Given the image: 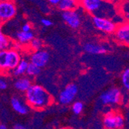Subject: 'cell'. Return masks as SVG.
I'll return each mask as SVG.
<instances>
[{
	"instance_id": "cell-1",
	"label": "cell",
	"mask_w": 129,
	"mask_h": 129,
	"mask_svg": "<svg viewBox=\"0 0 129 129\" xmlns=\"http://www.w3.org/2000/svg\"><path fill=\"white\" fill-rule=\"evenodd\" d=\"M26 100L29 106L34 110H43L53 102L48 91L38 84H32L26 92Z\"/></svg>"
},
{
	"instance_id": "cell-2",
	"label": "cell",
	"mask_w": 129,
	"mask_h": 129,
	"mask_svg": "<svg viewBox=\"0 0 129 129\" xmlns=\"http://www.w3.org/2000/svg\"><path fill=\"white\" fill-rule=\"evenodd\" d=\"M80 6L87 13L97 16L111 19L117 16L114 4L105 0H80Z\"/></svg>"
},
{
	"instance_id": "cell-3",
	"label": "cell",
	"mask_w": 129,
	"mask_h": 129,
	"mask_svg": "<svg viewBox=\"0 0 129 129\" xmlns=\"http://www.w3.org/2000/svg\"><path fill=\"white\" fill-rule=\"evenodd\" d=\"M21 60L18 50L13 48L0 52V67L3 71L13 70Z\"/></svg>"
},
{
	"instance_id": "cell-4",
	"label": "cell",
	"mask_w": 129,
	"mask_h": 129,
	"mask_svg": "<svg viewBox=\"0 0 129 129\" xmlns=\"http://www.w3.org/2000/svg\"><path fill=\"white\" fill-rule=\"evenodd\" d=\"M16 6L12 0H1L0 3V19L5 22L13 19L16 15Z\"/></svg>"
},
{
	"instance_id": "cell-5",
	"label": "cell",
	"mask_w": 129,
	"mask_h": 129,
	"mask_svg": "<svg viewBox=\"0 0 129 129\" xmlns=\"http://www.w3.org/2000/svg\"><path fill=\"white\" fill-rule=\"evenodd\" d=\"M103 124L108 129H119L124 127V120L121 114L110 111L104 115Z\"/></svg>"
},
{
	"instance_id": "cell-6",
	"label": "cell",
	"mask_w": 129,
	"mask_h": 129,
	"mask_svg": "<svg viewBox=\"0 0 129 129\" xmlns=\"http://www.w3.org/2000/svg\"><path fill=\"white\" fill-rule=\"evenodd\" d=\"M93 23L98 29L106 33H115L118 27V25L111 19L103 16H94L93 17Z\"/></svg>"
},
{
	"instance_id": "cell-7",
	"label": "cell",
	"mask_w": 129,
	"mask_h": 129,
	"mask_svg": "<svg viewBox=\"0 0 129 129\" xmlns=\"http://www.w3.org/2000/svg\"><path fill=\"white\" fill-rule=\"evenodd\" d=\"M78 91L77 85L74 84H70L60 92L58 97V101L60 104L66 105L71 103L75 98Z\"/></svg>"
},
{
	"instance_id": "cell-8",
	"label": "cell",
	"mask_w": 129,
	"mask_h": 129,
	"mask_svg": "<svg viewBox=\"0 0 129 129\" xmlns=\"http://www.w3.org/2000/svg\"><path fill=\"white\" fill-rule=\"evenodd\" d=\"M100 100L104 104H118L121 101V93L118 88L113 87L104 92L100 96Z\"/></svg>"
},
{
	"instance_id": "cell-9",
	"label": "cell",
	"mask_w": 129,
	"mask_h": 129,
	"mask_svg": "<svg viewBox=\"0 0 129 129\" xmlns=\"http://www.w3.org/2000/svg\"><path fill=\"white\" fill-rule=\"evenodd\" d=\"M62 18L70 28L78 29L80 26L81 18L77 9L63 12Z\"/></svg>"
},
{
	"instance_id": "cell-10",
	"label": "cell",
	"mask_w": 129,
	"mask_h": 129,
	"mask_svg": "<svg viewBox=\"0 0 129 129\" xmlns=\"http://www.w3.org/2000/svg\"><path fill=\"white\" fill-rule=\"evenodd\" d=\"M115 37L121 43L129 46V21L121 23L115 31Z\"/></svg>"
},
{
	"instance_id": "cell-11",
	"label": "cell",
	"mask_w": 129,
	"mask_h": 129,
	"mask_svg": "<svg viewBox=\"0 0 129 129\" xmlns=\"http://www.w3.org/2000/svg\"><path fill=\"white\" fill-rule=\"evenodd\" d=\"M49 60L50 54L47 51L44 50H39L35 51L30 56V62L41 68L46 65Z\"/></svg>"
},
{
	"instance_id": "cell-12",
	"label": "cell",
	"mask_w": 129,
	"mask_h": 129,
	"mask_svg": "<svg viewBox=\"0 0 129 129\" xmlns=\"http://www.w3.org/2000/svg\"><path fill=\"white\" fill-rule=\"evenodd\" d=\"M84 50L87 53L94 54V55L104 54L105 53H107V49L105 46L93 43H85L84 46Z\"/></svg>"
},
{
	"instance_id": "cell-13",
	"label": "cell",
	"mask_w": 129,
	"mask_h": 129,
	"mask_svg": "<svg viewBox=\"0 0 129 129\" xmlns=\"http://www.w3.org/2000/svg\"><path fill=\"white\" fill-rule=\"evenodd\" d=\"M80 6V0H61V2L58 5L59 9L64 11L75 10Z\"/></svg>"
},
{
	"instance_id": "cell-14",
	"label": "cell",
	"mask_w": 129,
	"mask_h": 129,
	"mask_svg": "<svg viewBox=\"0 0 129 129\" xmlns=\"http://www.w3.org/2000/svg\"><path fill=\"white\" fill-rule=\"evenodd\" d=\"M11 105L13 110L19 114H26L28 113V108L19 98H13L11 99Z\"/></svg>"
},
{
	"instance_id": "cell-15",
	"label": "cell",
	"mask_w": 129,
	"mask_h": 129,
	"mask_svg": "<svg viewBox=\"0 0 129 129\" xmlns=\"http://www.w3.org/2000/svg\"><path fill=\"white\" fill-rule=\"evenodd\" d=\"M15 88L21 92H26L32 86L31 80L27 77H21L18 79L14 84Z\"/></svg>"
},
{
	"instance_id": "cell-16",
	"label": "cell",
	"mask_w": 129,
	"mask_h": 129,
	"mask_svg": "<svg viewBox=\"0 0 129 129\" xmlns=\"http://www.w3.org/2000/svg\"><path fill=\"white\" fill-rule=\"evenodd\" d=\"M16 40L21 44H27L31 42V40L34 38L33 33L30 32H25V31H19L16 35Z\"/></svg>"
},
{
	"instance_id": "cell-17",
	"label": "cell",
	"mask_w": 129,
	"mask_h": 129,
	"mask_svg": "<svg viewBox=\"0 0 129 129\" xmlns=\"http://www.w3.org/2000/svg\"><path fill=\"white\" fill-rule=\"evenodd\" d=\"M29 62L26 60H21L16 67L13 70L15 76H22L26 73V70L29 66Z\"/></svg>"
},
{
	"instance_id": "cell-18",
	"label": "cell",
	"mask_w": 129,
	"mask_h": 129,
	"mask_svg": "<svg viewBox=\"0 0 129 129\" xmlns=\"http://www.w3.org/2000/svg\"><path fill=\"white\" fill-rule=\"evenodd\" d=\"M13 46L11 40L3 33H0V50H6L11 49Z\"/></svg>"
},
{
	"instance_id": "cell-19",
	"label": "cell",
	"mask_w": 129,
	"mask_h": 129,
	"mask_svg": "<svg viewBox=\"0 0 129 129\" xmlns=\"http://www.w3.org/2000/svg\"><path fill=\"white\" fill-rule=\"evenodd\" d=\"M40 71H41V67L30 62L29 63V66L26 70V74L30 77H35V76H37L40 73Z\"/></svg>"
},
{
	"instance_id": "cell-20",
	"label": "cell",
	"mask_w": 129,
	"mask_h": 129,
	"mask_svg": "<svg viewBox=\"0 0 129 129\" xmlns=\"http://www.w3.org/2000/svg\"><path fill=\"white\" fill-rule=\"evenodd\" d=\"M121 15L125 20L129 21V0L123 2L121 4Z\"/></svg>"
},
{
	"instance_id": "cell-21",
	"label": "cell",
	"mask_w": 129,
	"mask_h": 129,
	"mask_svg": "<svg viewBox=\"0 0 129 129\" xmlns=\"http://www.w3.org/2000/svg\"><path fill=\"white\" fill-rule=\"evenodd\" d=\"M121 83L124 87L129 91V68L124 70L121 74Z\"/></svg>"
},
{
	"instance_id": "cell-22",
	"label": "cell",
	"mask_w": 129,
	"mask_h": 129,
	"mask_svg": "<svg viewBox=\"0 0 129 129\" xmlns=\"http://www.w3.org/2000/svg\"><path fill=\"white\" fill-rule=\"evenodd\" d=\"M43 46V43L40 39L37 38H33L31 42L29 43V46L32 50H33L34 51H37L39 50H41Z\"/></svg>"
},
{
	"instance_id": "cell-23",
	"label": "cell",
	"mask_w": 129,
	"mask_h": 129,
	"mask_svg": "<svg viewBox=\"0 0 129 129\" xmlns=\"http://www.w3.org/2000/svg\"><path fill=\"white\" fill-rule=\"evenodd\" d=\"M84 109V104L80 101H77L73 104L72 105V111L74 114L78 115L80 114Z\"/></svg>"
},
{
	"instance_id": "cell-24",
	"label": "cell",
	"mask_w": 129,
	"mask_h": 129,
	"mask_svg": "<svg viewBox=\"0 0 129 129\" xmlns=\"http://www.w3.org/2000/svg\"><path fill=\"white\" fill-rule=\"evenodd\" d=\"M41 23L46 27H49L53 25V22H51V20H50L48 19H43L41 20Z\"/></svg>"
},
{
	"instance_id": "cell-25",
	"label": "cell",
	"mask_w": 129,
	"mask_h": 129,
	"mask_svg": "<svg viewBox=\"0 0 129 129\" xmlns=\"http://www.w3.org/2000/svg\"><path fill=\"white\" fill-rule=\"evenodd\" d=\"M31 29H32V27L29 23H25V24H23L22 26V30L25 31V32H30Z\"/></svg>"
},
{
	"instance_id": "cell-26",
	"label": "cell",
	"mask_w": 129,
	"mask_h": 129,
	"mask_svg": "<svg viewBox=\"0 0 129 129\" xmlns=\"http://www.w3.org/2000/svg\"><path fill=\"white\" fill-rule=\"evenodd\" d=\"M7 87H8V84L6 80H0V89L2 90H4L7 88Z\"/></svg>"
},
{
	"instance_id": "cell-27",
	"label": "cell",
	"mask_w": 129,
	"mask_h": 129,
	"mask_svg": "<svg viewBox=\"0 0 129 129\" xmlns=\"http://www.w3.org/2000/svg\"><path fill=\"white\" fill-rule=\"evenodd\" d=\"M46 1L53 6H58L59 3L61 2V0H46Z\"/></svg>"
},
{
	"instance_id": "cell-28",
	"label": "cell",
	"mask_w": 129,
	"mask_h": 129,
	"mask_svg": "<svg viewBox=\"0 0 129 129\" xmlns=\"http://www.w3.org/2000/svg\"><path fill=\"white\" fill-rule=\"evenodd\" d=\"M21 43H14L13 45V46H12V48L13 49H14V50H18V51H19V50L21 49Z\"/></svg>"
},
{
	"instance_id": "cell-29",
	"label": "cell",
	"mask_w": 129,
	"mask_h": 129,
	"mask_svg": "<svg viewBox=\"0 0 129 129\" xmlns=\"http://www.w3.org/2000/svg\"><path fill=\"white\" fill-rule=\"evenodd\" d=\"M14 128L15 129H24L25 127L23 126L22 124H15Z\"/></svg>"
},
{
	"instance_id": "cell-30",
	"label": "cell",
	"mask_w": 129,
	"mask_h": 129,
	"mask_svg": "<svg viewBox=\"0 0 129 129\" xmlns=\"http://www.w3.org/2000/svg\"><path fill=\"white\" fill-rule=\"evenodd\" d=\"M106 2H108V3H113V4H114V3H118L119 0H105Z\"/></svg>"
},
{
	"instance_id": "cell-31",
	"label": "cell",
	"mask_w": 129,
	"mask_h": 129,
	"mask_svg": "<svg viewBox=\"0 0 129 129\" xmlns=\"http://www.w3.org/2000/svg\"><path fill=\"white\" fill-rule=\"evenodd\" d=\"M7 128V126L4 124H0V129H6Z\"/></svg>"
}]
</instances>
